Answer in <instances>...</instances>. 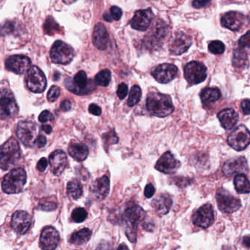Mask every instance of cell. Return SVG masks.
<instances>
[{
    "label": "cell",
    "mask_w": 250,
    "mask_h": 250,
    "mask_svg": "<svg viewBox=\"0 0 250 250\" xmlns=\"http://www.w3.org/2000/svg\"><path fill=\"white\" fill-rule=\"evenodd\" d=\"M146 108L154 117H167L174 111L171 98L160 92H152L148 94L146 99Z\"/></svg>",
    "instance_id": "obj_1"
},
{
    "label": "cell",
    "mask_w": 250,
    "mask_h": 250,
    "mask_svg": "<svg viewBox=\"0 0 250 250\" xmlns=\"http://www.w3.org/2000/svg\"><path fill=\"white\" fill-rule=\"evenodd\" d=\"M146 212L138 205H131L125 209L123 219L125 223V233L129 240L135 243L137 239V233L139 223L143 221Z\"/></svg>",
    "instance_id": "obj_2"
},
{
    "label": "cell",
    "mask_w": 250,
    "mask_h": 250,
    "mask_svg": "<svg viewBox=\"0 0 250 250\" xmlns=\"http://www.w3.org/2000/svg\"><path fill=\"white\" fill-rule=\"evenodd\" d=\"M21 150L17 140L10 138L0 147V168L8 170L19 162Z\"/></svg>",
    "instance_id": "obj_3"
},
{
    "label": "cell",
    "mask_w": 250,
    "mask_h": 250,
    "mask_svg": "<svg viewBox=\"0 0 250 250\" xmlns=\"http://www.w3.org/2000/svg\"><path fill=\"white\" fill-rule=\"evenodd\" d=\"M26 182V173L21 167L14 168L5 175L1 183L2 190L7 194H17L23 190Z\"/></svg>",
    "instance_id": "obj_4"
},
{
    "label": "cell",
    "mask_w": 250,
    "mask_h": 250,
    "mask_svg": "<svg viewBox=\"0 0 250 250\" xmlns=\"http://www.w3.org/2000/svg\"><path fill=\"white\" fill-rule=\"evenodd\" d=\"M65 86L69 91L79 95H88L95 89L93 82L88 79L87 75L83 70L79 71L73 80H66Z\"/></svg>",
    "instance_id": "obj_5"
},
{
    "label": "cell",
    "mask_w": 250,
    "mask_h": 250,
    "mask_svg": "<svg viewBox=\"0 0 250 250\" xmlns=\"http://www.w3.org/2000/svg\"><path fill=\"white\" fill-rule=\"evenodd\" d=\"M50 57L53 63L67 64L71 62L74 58V50L65 42L57 41L51 47Z\"/></svg>",
    "instance_id": "obj_6"
},
{
    "label": "cell",
    "mask_w": 250,
    "mask_h": 250,
    "mask_svg": "<svg viewBox=\"0 0 250 250\" xmlns=\"http://www.w3.org/2000/svg\"><path fill=\"white\" fill-rule=\"evenodd\" d=\"M19 112L14 95L8 89L0 90V119L8 120L13 118Z\"/></svg>",
    "instance_id": "obj_7"
},
{
    "label": "cell",
    "mask_w": 250,
    "mask_h": 250,
    "mask_svg": "<svg viewBox=\"0 0 250 250\" xmlns=\"http://www.w3.org/2000/svg\"><path fill=\"white\" fill-rule=\"evenodd\" d=\"M16 134L25 146L33 147L38 137V126L31 121H21L18 124Z\"/></svg>",
    "instance_id": "obj_8"
},
{
    "label": "cell",
    "mask_w": 250,
    "mask_h": 250,
    "mask_svg": "<svg viewBox=\"0 0 250 250\" xmlns=\"http://www.w3.org/2000/svg\"><path fill=\"white\" fill-rule=\"evenodd\" d=\"M228 144L236 151H243L250 144V132L245 125L238 126L228 137Z\"/></svg>",
    "instance_id": "obj_9"
},
{
    "label": "cell",
    "mask_w": 250,
    "mask_h": 250,
    "mask_svg": "<svg viewBox=\"0 0 250 250\" xmlns=\"http://www.w3.org/2000/svg\"><path fill=\"white\" fill-rule=\"evenodd\" d=\"M26 83L28 89L35 93H41L45 90L47 86L46 78L43 72L37 67L33 66L27 72L26 76Z\"/></svg>",
    "instance_id": "obj_10"
},
{
    "label": "cell",
    "mask_w": 250,
    "mask_h": 250,
    "mask_svg": "<svg viewBox=\"0 0 250 250\" xmlns=\"http://www.w3.org/2000/svg\"><path fill=\"white\" fill-rule=\"evenodd\" d=\"M185 77L189 84H198L205 81L207 69L203 63L192 61L188 63L184 69Z\"/></svg>",
    "instance_id": "obj_11"
},
{
    "label": "cell",
    "mask_w": 250,
    "mask_h": 250,
    "mask_svg": "<svg viewBox=\"0 0 250 250\" xmlns=\"http://www.w3.org/2000/svg\"><path fill=\"white\" fill-rule=\"evenodd\" d=\"M167 32L168 27L165 22L162 20L157 21L146 36V45L153 48L160 46L167 37Z\"/></svg>",
    "instance_id": "obj_12"
},
{
    "label": "cell",
    "mask_w": 250,
    "mask_h": 250,
    "mask_svg": "<svg viewBox=\"0 0 250 250\" xmlns=\"http://www.w3.org/2000/svg\"><path fill=\"white\" fill-rule=\"evenodd\" d=\"M217 201L220 211L224 213L230 214L235 212L241 207L240 201L224 189L217 191Z\"/></svg>",
    "instance_id": "obj_13"
},
{
    "label": "cell",
    "mask_w": 250,
    "mask_h": 250,
    "mask_svg": "<svg viewBox=\"0 0 250 250\" xmlns=\"http://www.w3.org/2000/svg\"><path fill=\"white\" fill-rule=\"evenodd\" d=\"M177 74V67L168 63L160 64L151 71L153 77L160 83H169L176 78Z\"/></svg>",
    "instance_id": "obj_14"
},
{
    "label": "cell",
    "mask_w": 250,
    "mask_h": 250,
    "mask_svg": "<svg viewBox=\"0 0 250 250\" xmlns=\"http://www.w3.org/2000/svg\"><path fill=\"white\" fill-rule=\"evenodd\" d=\"M214 220V209L210 204L198 208L192 216V222L195 226L202 229H207L212 225Z\"/></svg>",
    "instance_id": "obj_15"
},
{
    "label": "cell",
    "mask_w": 250,
    "mask_h": 250,
    "mask_svg": "<svg viewBox=\"0 0 250 250\" xmlns=\"http://www.w3.org/2000/svg\"><path fill=\"white\" fill-rule=\"evenodd\" d=\"M32 62L29 57L23 55H13L7 59L5 67L7 70L17 74H23L30 70Z\"/></svg>",
    "instance_id": "obj_16"
},
{
    "label": "cell",
    "mask_w": 250,
    "mask_h": 250,
    "mask_svg": "<svg viewBox=\"0 0 250 250\" xmlns=\"http://www.w3.org/2000/svg\"><path fill=\"white\" fill-rule=\"evenodd\" d=\"M59 232L51 226L42 229L40 238V246L42 250H54L60 243Z\"/></svg>",
    "instance_id": "obj_17"
},
{
    "label": "cell",
    "mask_w": 250,
    "mask_h": 250,
    "mask_svg": "<svg viewBox=\"0 0 250 250\" xmlns=\"http://www.w3.org/2000/svg\"><path fill=\"white\" fill-rule=\"evenodd\" d=\"M192 43V38L184 32H178L169 44V50L173 55H181L186 52Z\"/></svg>",
    "instance_id": "obj_18"
},
{
    "label": "cell",
    "mask_w": 250,
    "mask_h": 250,
    "mask_svg": "<svg viewBox=\"0 0 250 250\" xmlns=\"http://www.w3.org/2000/svg\"><path fill=\"white\" fill-rule=\"evenodd\" d=\"M248 161L245 157L230 159L226 162L223 167V173L228 177H230L236 174H244L248 172Z\"/></svg>",
    "instance_id": "obj_19"
},
{
    "label": "cell",
    "mask_w": 250,
    "mask_h": 250,
    "mask_svg": "<svg viewBox=\"0 0 250 250\" xmlns=\"http://www.w3.org/2000/svg\"><path fill=\"white\" fill-rule=\"evenodd\" d=\"M154 17L151 9L138 10L130 21L131 26L135 30L146 31L151 24Z\"/></svg>",
    "instance_id": "obj_20"
},
{
    "label": "cell",
    "mask_w": 250,
    "mask_h": 250,
    "mask_svg": "<svg viewBox=\"0 0 250 250\" xmlns=\"http://www.w3.org/2000/svg\"><path fill=\"white\" fill-rule=\"evenodd\" d=\"M181 163L170 151L164 153L156 163L155 168L166 174L175 173L180 167Z\"/></svg>",
    "instance_id": "obj_21"
},
{
    "label": "cell",
    "mask_w": 250,
    "mask_h": 250,
    "mask_svg": "<svg viewBox=\"0 0 250 250\" xmlns=\"http://www.w3.org/2000/svg\"><path fill=\"white\" fill-rule=\"evenodd\" d=\"M32 225V217L24 211H17L13 214L11 220V227L16 233L24 234L29 230Z\"/></svg>",
    "instance_id": "obj_22"
},
{
    "label": "cell",
    "mask_w": 250,
    "mask_h": 250,
    "mask_svg": "<svg viewBox=\"0 0 250 250\" xmlns=\"http://www.w3.org/2000/svg\"><path fill=\"white\" fill-rule=\"evenodd\" d=\"M110 190L109 178L104 176L96 179L90 187V194L94 199L102 201L108 196Z\"/></svg>",
    "instance_id": "obj_23"
},
{
    "label": "cell",
    "mask_w": 250,
    "mask_h": 250,
    "mask_svg": "<svg viewBox=\"0 0 250 250\" xmlns=\"http://www.w3.org/2000/svg\"><path fill=\"white\" fill-rule=\"evenodd\" d=\"M49 163L52 173L56 176H60L67 167V155L62 150H56L50 155Z\"/></svg>",
    "instance_id": "obj_24"
},
{
    "label": "cell",
    "mask_w": 250,
    "mask_h": 250,
    "mask_svg": "<svg viewBox=\"0 0 250 250\" xmlns=\"http://www.w3.org/2000/svg\"><path fill=\"white\" fill-rule=\"evenodd\" d=\"M94 45L98 49L104 51L109 44V35L106 28L103 23H99L95 26L92 35Z\"/></svg>",
    "instance_id": "obj_25"
},
{
    "label": "cell",
    "mask_w": 250,
    "mask_h": 250,
    "mask_svg": "<svg viewBox=\"0 0 250 250\" xmlns=\"http://www.w3.org/2000/svg\"><path fill=\"white\" fill-rule=\"evenodd\" d=\"M245 21V16L236 11H230L226 13L221 19L222 26L232 31L240 29Z\"/></svg>",
    "instance_id": "obj_26"
},
{
    "label": "cell",
    "mask_w": 250,
    "mask_h": 250,
    "mask_svg": "<svg viewBox=\"0 0 250 250\" xmlns=\"http://www.w3.org/2000/svg\"><path fill=\"white\" fill-rule=\"evenodd\" d=\"M173 204V200L167 193L161 194L154 198L151 202L153 208L158 215H166L170 211Z\"/></svg>",
    "instance_id": "obj_27"
},
{
    "label": "cell",
    "mask_w": 250,
    "mask_h": 250,
    "mask_svg": "<svg viewBox=\"0 0 250 250\" xmlns=\"http://www.w3.org/2000/svg\"><path fill=\"white\" fill-rule=\"evenodd\" d=\"M222 126L224 129H230L237 124L239 114L233 108H226L217 115Z\"/></svg>",
    "instance_id": "obj_28"
},
{
    "label": "cell",
    "mask_w": 250,
    "mask_h": 250,
    "mask_svg": "<svg viewBox=\"0 0 250 250\" xmlns=\"http://www.w3.org/2000/svg\"><path fill=\"white\" fill-rule=\"evenodd\" d=\"M68 152L76 161L82 162L87 158L89 148L82 143L71 142L69 145Z\"/></svg>",
    "instance_id": "obj_29"
},
{
    "label": "cell",
    "mask_w": 250,
    "mask_h": 250,
    "mask_svg": "<svg viewBox=\"0 0 250 250\" xmlns=\"http://www.w3.org/2000/svg\"><path fill=\"white\" fill-rule=\"evenodd\" d=\"M221 96V92L218 88H205L201 92V99L204 104H213L220 100Z\"/></svg>",
    "instance_id": "obj_30"
},
{
    "label": "cell",
    "mask_w": 250,
    "mask_h": 250,
    "mask_svg": "<svg viewBox=\"0 0 250 250\" xmlns=\"http://www.w3.org/2000/svg\"><path fill=\"white\" fill-rule=\"evenodd\" d=\"M91 236H92V231L89 229H83L71 235L70 242L73 245L81 246L87 243Z\"/></svg>",
    "instance_id": "obj_31"
},
{
    "label": "cell",
    "mask_w": 250,
    "mask_h": 250,
    "mask_svg": "<svg viewBox=\"0 0 250 250\" xmlns=\"http://www.w3.org/2000/svg\"><path fill=\"white\" fill-rule=\"evenodd\" d=\"M232 63L235 67L238 68H245L248 67L249 64L248 54L243 48H238L234 50Z\"/></svg>",
    "instance_id": "obj_32"
},
{
    "label": "cell",
    "mask_w": 250,
    "mask_h": 250,
    "mask_svg": "<svg viewBox=\"0 0 250 250\" xmlns=\"http://www.w3.org/2000/svg\"><path fill=\"white\" fill-rule=\"evenodd\" d=\"M67 192L69 198L73 200L80 198L83 195V188L78 179H73L68 182L67 186Z\"/></svg>",
    "instance_id": "obj_33"
},
{
    "label": "cell",
    "mask_w": 250,
    "mask_h": 250,
    "mask_svg": "<svg viewBox=\"0 0 250 250\" xmlns=\"http://www.w3.org/2000/svg\"><path fill=\"white\" fill-rule=\"evenodd\" d=\"M234 186L239 193H250V182L245 174L236 175L234 179Z\"/></svg>",
    "instance_id": "obj_34"
},
{
    "label": "cell",
    "mask_w": 250,
    "mask_h": 250,
    "mask_svg": "<svg viewBox=\"0 0 250 250\" xmlns=\"http://www.w3.org/2000/svg\"><path fill=\"white\" fill-rule=\"evenodd\" d=\"M111 80V73L108 69L101 70L95 76V82L99 86H107Z\"/></svg>",
    "instance_id": "obj_35"
},
{
    "label": "cell",
    "mask_w": 250,
    "mask_h": 250,
    "mask_svg": "<svg viewBox=\"0 0 250 250\" xmlns=\"http://www.w3.org/2000/svg\"><path fill=\"white\" fill-rule=\"evenodd\" d=\"M142 95L141 88L138 85H135L131 88L129 92V98H128L127 104L129 107L134 106L138 104Z\"/></svg>",
    "instance_id": "obj_36"
},
{
    "label": "cell",
    "mask_w": 250,
    "mask_h": 250,
    "mask_svg": "<svg viewBox=\"0 0 250 250\" xmlns=\"http://www.w3.org/2000/svg\"><path fill=\"white\" fill-rule=\"evenodd\" d=\"M43 29L45 33L49 35H53L57 32H60V26L51 16H48L45 20L43 25Z\"/></svg>",
    "instance_id": "obj_37"
},
{
    "label": "cell",
    "mask_w": 250,
    "mask_h": 250,
    "mask_svg": "<svg viewBox=\"0 0 250 250\" xmlns=\"http://www.w3.org/2000/svg\"><path fill=\"white\" fill-rule=\"evenodd\" d=\"M123 16V10L117 6H113L110 9V14L108 13H104V19L106 21L112 22L113 21H118Z\"/></svg>",
    "instance_id": "obj_38"
},
{
    "label": "cell",
    "mask_w": 250,
    "mask_h": 250,
    "mask_svg": "<svg viewBox=\"0 0 250 250\" xmlns=\"http://www.w3.org/2000/svg\"><path fill=\"white\" fill-rule=\"evenodd\" d=\"M16 29V23L12 21H6L0 25V36L11 35Z\"/></svg>",
    "instance_id": "obj_39"
},
{
    "label": "cell",
    "mask_w": 250,
    "mask_h": 250,
    "mask_svg": "<svg viewBox=\"0 0 250 250\" xmlns=\"http://www.w3.org/2000/svg\"><path fill=\"white\" fill-rule=\"evenodd\" d=\"M87 211L83 208H77L73 210L72 213V219L76 223H82L87 217Z\"/></svg>",
    "instance_id": "obj_40"
},
{
    "label": "cell",
    "mask_w": 250,
    "mask_h": 250,
    "mask_svg": "<svg viewBox=\"0 0 250 250\" xmlns=\"http://www.w3.org/2000/svg\"><path fill=\"white\" fill-rule=\"evenodd\" d=\"M226 47L224 43L220 41H214L210 42L208 45V50L214 54H222L225 51Z\"/></svg>",
    "instance_id": "obj_41"
},
{
    "label": "cell",
    "mask_w": 250,
    "mask_h": 250,
    "mask_svg": "<svg viewBox=\"0 0 250 250\" xmlns=\"http://www.w3.org/2000/svg\"><path fill=\"white\" fill-rule=\"evenodd\" d=\"M103 139H104V143L107 144L108 147L111 144H117L119 141L118 137L116 135L114 130L104 134V135H103Z\"/></svg>",
    "instance_id": "obj_42"
},
{
    "label": "cell",
    "mask_w": 250,
    "mask_h": 250,
    "mask_svg": "<svg viewBox=\"0 0 250 250\" xmlns=\"http://www.w3.org/2000/svg\"><path fill=\"white\" fill-rule=\"evenodd\" d=\"M60 95V89L58 86H51V89L48 91V95H47V98L49 102H54L58 99Z\"/></svg>",
    "instance_id": "obj_43"
},
{
    "label": "cell",
    "mask_w": 250,
    "mask_h": 250,
    "mask_svg": "<svg viewBox=\"0 0 250 250\" xmlns=\"http://www.w3.org/2000/svg\"><path fill=\"white\" fill-rule=\"evenodd\" d=\"M39 208L42 211H54L57 208V204L53 201H41L39 204Z\"/></svg>",
    "instance_id": "obj_44"
},
{
    "label": "cell",
    "mask_w": 250,
    "mask_h": 250,
    "mask_svg": "<svg viewBox=\"0 0 250 250\" xmlns=\"http://www.w3.org/2000/svg\"><path fill=\"white\" fill-rule=\"evenodd\" d=\"M239 48H249L250 49V30L245 35L241 37L239 41Z\"/></svg>",
    "instance_id": "obj_45"
},
{
    "label": "cell",
    "mask_w": 250,
    "mask_h": 250,
    "mask_svg": "<svg viewBox=\"0 0 250 250\" xmlns=\"http://www.w3.org/2000/svg\"><path fill=\"white\" fill-rule=\"evenodd\" d=\"M117 93L120 99H125L128 93L127 85L125 83H120V84L119 85L118 89H117Z\"/></svg>",
    "instance_id": "obj_46"
},
{
    "label": "cell",
    "mask_w": 250,
    "mask_h": 250,
    "mask_svg": "<svg viewBox=\"0 0 250 250\" xmlns=\"http://www.w3.org/2000/svg\"><path fill=\"white\" fill-rule=\"evenodd\" d=\"M54 120V117L49 111H44L41 113L39 116V121L41 123H44L48 121H53Z\"/></svg>",
    "instance_id": "obj_47"
},
{
    "label": "cell",
    "mask_w": 250,
    "mask_h": 250,
    "mask_svg": "<svg viewBox=\"0 0 250 250\" xmlns=\"http://www.w3.org/2000/svg\"><path fill=\"white\" fill-rule=\"evenodd\" d=\"M175 183L180 188H185V187L190 185L191 181L190 179H186V178L176 177L175 179Z\"/></svg>",
    "instance_id": "obj_48"
},
{
    "label": "cell",
    "mask_w": 250,
    "mask_h": 250,
    "mask_svg": "<svg viewBox=\"0 0 250 250\" xmlns=\"http://www.w3.org/2000/svg\"><path fill=\"white\" fill-rule=\"evenodd\" d=\"M211 4V0H193L192 5L195 8H202Z\"/></svg>",
    "instance_id": "obj_49"
},
{
    "label": "cell",
    "mask_w": 250,
    "mask_h": 250,
    "mask_svg": "<svg viewBox=\"0 0 250 250\" xmlns=\"http://www.w3.org/2000/svg\"><path fill=\"white\" fill-rule=\"evenodd\" d=\"M154 192H155V188L151 184H148L146 186L144 195L147 198H151L154 195Z\"/></svg>",
    "instance_id": "obj_50"
},
{
    "label": "cell",
    "mask_w": 250,
    "mask_h": 250,
    "mask_svg": "<svg viewBox=\"0 0 250 250\" xmlns=\"http://www.w3.org/2000/svg\"><path fill=\"white\" fill-rule=\"evenodd\" d=\"M89 112L95 116H100L102 113V109L96 104H91L89 107Z\"/></svg>",
    "instance_id": "obj_51"
},
{
    "label": "cell",
    "mask_w": 250,
    "mask_h": 250,
    "mask_svg": "<svg viewBox=\"0 0 250 250\" xmlns=\"http://www.w3.org/2000/svg\"><path fill=\"white\" fill-rule=\"evenodd\" d=\"M47 166H48V161H47L46 158L42 157L38 161V164H37V168L39 171L43 172L46 169Z\"/></svg>",
    "instance_id": "obj_52"
},
{
    "label": "cell",
    "mask_w": 250,
    "mask_h": 250,
    "mask_svg": "<svg viewBox=\"0 0 250 250\" xmlns=\"http://www.w3.org/2000/svg\"><path fill=\"white\" fill-rule=\"evenodd\" d=\"M241 106H242V109L244 114H246V115H249V114H250V99L244 100L242 102V104H241Z\"/></svg>",
    "instance_id": "obj_53"
},
{
    "label": "cell",
    "mask_w": 250,
    "mask_h": 250,
    "mask_svg": "<svg viewBox=\"0 0 250 250\" xmlns=\"http://www.w3.org/2000/svg\"><path fill=\"white\" fill-rule=\"evenodd\" d=\"M71 102L69 100H64V101L62 102L61 105H60V109L66 112V111H70L71 109Z\"/></svg>",
    "instance_id": "obj_54"
},
{
    "label": "cell",
    "mask_w": 250,
    "mask_h": 250,
    "mask_svg": "<svg viewBox=\"0 0 250 250\" xmlns=\"http://www.w3.org/2000/svg\"><path fill=\"white\" fill-rule=\"evenodd\" d=\"M47 143V139L44 135H38V138H37L36 144L38 146V148H42V147L45 146V144Z\"/></svg>",
    "instance_id": "obj_55"
},
{
    "label": "cell",
    "mask_w": 250,
    "mask_h": 250,
    "mask_svg": "<svg viewBox=\"0 0 250 250\" xmlns=\"http://www.w3.org/2000/svg\"><path fill=\"white\" fill-rule=\"evenodd\" d=\"M95 250H111V248L108 242H102L100 243L98 248Z\"/></svg>",
    "instance_id": "obj_56"
},
{
    "label": "cell",
    "mask_w": 250,
    "mask_h": 250,
    "mask_svg": "<svg viewBox=\"0 0 250 250\" xmlns=\"http://www.w3.org/2000/svg\"><path fill=\"white\" fill-rule=\"evenodd\" d=\"M41 129H42L44 132H46L47 134L51 133V132H52V127H51L49 125H42Z\"/></svg>",
    "instance_id": "obj_57"
},
{
    "label": "cell",
    "mask_w": 250,
    "mask_h": 250,
    "mask_svg": "<svg viewBox=\"0 0 250 250\" xmlns=\"http://www.w3.org/2000/svg\"><path fill=\"white\" fill-rule=\"evenodd\" d=\"M243 245L247 248H250V236H245L243 238Z\"/></svg>",
    "instance_id": "obj_58"
},
{
    "label": "cell",
    "mask_w": 250,
    "mask_h": 250,
    "mask_svg": "<svg viewBox=\"0 0 250 250\" xmlns=\"http://www.w3.org/2000/svg\"><path fill=\"white\" fill-rule=\"evenodd\" d=\"M117 250H129V248H127L126 245L123 244V245H120Z\"/></svg>",
    "instance_id": "obj_59"
},
{
    "label": "cell",
    "mask_w": 250,
    "mask_h": 250,
    "mask_svg": "<svg viewBox=\"0 0 250 250\" xmlns=\"http://www.w3.org/2000/svg\"><path fill=\"white\" fill-rule=\"evenodd\" d=\"M66 4H71L73 3L76 2L77 0H62Z\"/></svg>",
    "instance_id": "obj_60"
},
{
    "label": "cell",
    "mask_w": 250,
    "mask_h": 250,
    "mask_svg": "<svg viewBox=\"0 0 250 250\" xmlns=\"http://www.w3.org/2000/svg\"><path fill=\"white\" fill-rule=\"evenodd\" d=\"M223 250H232L230 248H224Z\"/></svg>",
    "instance_id": "obj_61"
}]
</instances>
